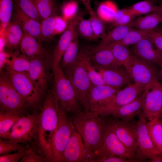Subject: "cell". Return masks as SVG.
Listing matches in <instances>:
<instances>
[{"instance_id":"cell-50","label":"cell","mask_w":162,"mask_h":162,"mask_svg":"<svg viewBox=\"0 0 162 162\" xmlns=\"http://www.w3.org/2000/svg\"><path fill=\"white\" fill-rule=\"evenodd\" d=\"M140 162V161L116 156L104 157L94 160L92 162Z\"/></svg>"},{"instance_id":"cell-40","label":"cell","mask_w":162,"mask_h":162,"mask_svg":"<svg viewBox=\"0 0 162 162\" xmlns=\"http://www.w3.org/2000/svg\"><path fill=\"white\" fill-rule=\"evenodd\" d=\"M40 17L42 20L51 16L57 10L55 0H34Z\"/></svg>"},{"instance_id":"cell-9","label":"cell","mask_w":162,"mask_h":162,"mask_svg":"<svg viewBox=\"0 0 162 162\" xmlns=\"http://www.w3.org/2000/svg\"><path fill=\"white\" fill-rule=\"evenodd\" d=\"M60 105L58 125L52 139V162H60L63 153L75 128Z\"/></svg>"},{"instance_id":"cell-1","label":"cell","mask_w":162,"mask_h":162,"mask_svg":"<svg viewBox=\"0 0 162 162\" xmlns=\"http://www.w3.org/2000/svg\"><path fill=\"white\" fill-rule=\"evenodd\" d=\"M59 103L52 91L48 92L38 118L37 152L52 162L51 143L58 125Z\"/></svg>"},{"instance_id":"cell-53","label":"cell","mask_w":162,"mask_h":162,"mask_svg":"<svg viewBox=\"0 0 162 162\" xmlns=\"http://www.w3.org/2000/svg\"><path fill=\"white\" fill-rule=\"evenodd\" d=\"M157 119L162 126V113L159 114L157 117Z\"/></svg>"},{"instance_id":"cell-44","label":"cell","mask_w":162,"mask_h":162,"mask_svg":"<svg viewBox=\"0 0 162 162\" xmlns=\"http://www.w3.org/2000/svg\"><path fill=\"white\" fill-rule=\"evenodd\" d=\"M89 13L90 17L88 20L91 24L94 34L98 40L100 38L102 39L106 34L105 25V22L96 15L93 10Z\"/></svg>"},{"instance_id":"cell-49","label":"cell","mask_w":162,"mask_h":162,"mask_svg":"<svg viewBox=\"0 0 162 162\" xmlns=\"http://www.w3.org/2000/svg\"><path fill=\"white\" fill-rule=\"evenodd\" d=\"M68 22L62 17L56 15L55 18L54 31L56 35L62 33L66 29Z\"/></svg>"},{"instance_id":"cell-35","label":"cell","mask_w":162,"mask_h":162,"mask_svg":"<svg viewBox=\"0 0 162 162\" xmlns=\"http://www.w3.org/2000/svg\"><path fill=\"white\" fill-rule=\"evenodd\" d=\"M154 0H145L137 2L129 8L135 16L147 14L157 12L158 6L154 4Z\"/></svg>"},{"instance_id":"cell-5","label":"cell","mask_w":162,"mask_h":162,"mask_svg":"<svg viewBox=\"0 0 162 162\" xmlns=\"http://www.w3.org/2000/svg\"><path fill=\"white\" fill-rule=\"evenodd\" d=\"M38 114L37 112H33L20 118L2 139L24 144L37 152Z\"/></svg>"},{"instance_id":"cell-56","label":"cell","mask_w":162,"mask_h":162,"mask_svg":"<svg viewBox=\"0 0 162 162\" xmlns=\"http://www.w3.org/2000/svg\"><path fill=\"white\" fill-rule=\"evenodd\" d=\"M161 23L162 24V19L161 20Z\"/></svg>"},{"instance_id":"cell-18","label":"cell","mask_w":162,"mask_h":162,"mask_svg":"<svg viewBox=\"0 0 162 162\" xmlns=\"http://www.w3.org/2000/svg\"><path fill=\"white\" fill-rule=\"evenodd\" d=\"M136 123V122H132V120L125 122L117 120L116 128L118 138L135 158L137 135Z\"/></svg>"},{"instance_id":"cell-2","label":"cell","mask_w":162,"mask_h":162,"mask_svg":"<svg viewBox=\"0 0 162 162\" xmlns=\"http://www.w3.org/2000/svg\"><path fill=\"white\" fill-rule=\"evenodd\" d=\"M73 122L84 143L90 161L101 145L106 121L97 113L85 110L74 114Z\"/></svg>"},{"instance_id":"cell-43","label":"cell","mask_w":162,"mask_h":162,"mask_svg":"<svg viewBox=\"0 0 162 162\" xmlns=\"http://www.w3.org/2000/svg\"><path fill=\"white\" fill-rule=\"evenodd\" d=\"M28 149H31L24 144L0 138V155L10 154L13 152H21Z\"/></svg>"},{"instance_id":"cell-29","label":"cell","mask_w":162,"mask_h":162,"mask_svg":"<svg viewBox=\"0 0 162 162\" xmlns=\"http://www.w3.org/2000/svg\"><path fill=\"white\" fill-rule=\"evenodd\" d=\"M82 62L92 84L98 86L105 84L100 73L91 62L86 50L80 52Z\"/></svg>"},{"instance_id":"cell-37","label":"cell","mask_w":162,"mask_h":162,"mask_svg":"<svg viewBox=\"0 0 162 162\" xmlns=\"http://www.w3.org/2000/svg\"><path fill=\"white\" fill-rule=\"evenodd\" d=\"M149 32L132 28L121 40L114 43L128 46L134 45L143 38L148 37Z\"/></svg>"},{"instance_id":"cell-51","label":"cell","mask_w":162,"mask_h":162,"mask_svg":"<svg viewBox=\"0 0 162 162\" xmlns=\"http://www.w3.org/2000/svg\"><path fill=\"white\" fill-rule=\"evenodd\" d=\"M84 5L86 9L89 12L93 10L91 4V0H79Z\"/></svg>"},{"instance_id":"cell-48","label":"cell","mask_w":162,"mask_h":162,"mask_svg":"<svg viewBox=\"0 0 162 162\" xmlns=\"http://www.w3.org/2000/svg\"><path fill=\"white\" fill-rule=\"evenodd\" d=\"M20 162H47L46 159L41 154L34 150L31 151L20 161Z\"/></svg>"},{"instance_id":"cell-32","label":"cell","mask_w":162,"mask_h":162,"mask_svg":"<svg viewBox=\"0 0 162 162\" xmlns=\"http://www.w3.org/2000/svg\"><path fill=\"white\" fill-rule=\"evenodd\" d=\"M118 10L114 2L110 0L105 1L102 2L98 6L97 16L105 22L111 23Z\"/></svg>"},{"instance_id":"cell-26","label":"cell","mask_w":162,"mask_h":162,"mask_svg":"<svg viewBox=\"0 0 162 162\" xmlns=\"http://www.w3.org/2000/svg\"><path fill=\"white\" fill-rule=\"evenodd\" d=\"M103 47L110 49L117 62L128 71L134 58V54L131 53L128 46L113 43Z\"/></svg>"},{"instance_id":"cell-30","label":"cell","mask_w":162,"mask_h":162,"mask_svg":"<svg viewBox=\"0 0 162 162\" xmlns=\"http://www.w3.org/2000/svg\"><path fill=\"white\" fill-rule=\"evenodd\" d=\"M78 32L64 53L60 64L63 70L74 63L77 59L79 52Z\"/></svg>"},{"instance_id":"cell-13","label":"cell","mask_w":162,"mask_h":162,"mask_svg":"<svg viewBox=\"0 0 162 162\" xmlns=\"http://www.w3.org/2000/svg\"><path fill=\"white\" fill-rule=\"evenodd\" d=\"M155 64L134 54L133 60L128 72L134 82L146 86L158 82L159 70Z\"/></svg>"},{"instance_id":"cell-27","label":"cell","mask_w":162,"mask_h":162,"mask_svg":"<svg viewBox=\"0 0 162 162\" xmlns=\"http://www.w3.org/2000/svg\"><path fill=\"white\" fill-rule=\"evenodd\" d=\"M162 14L155 12L134 20L129 25L130 27L145 31L154 29L161 23Z\"/></svg>"},{"instance_id":"cell-15","label":"cell","mask_w":162,"mask_h":162,"mask_svg":"<svg viewBox=\"0 0 162 162\" xmlns=\"http://www.w3.org/2000/svg\"><path fill=\"white\" fill-rule=\"evenodd\" d=\"M90 160L82 138L75 127L60 162H90Z\"/></svg>"},{"instance_id":"cell-36","label":"cell","mask_w":162,"mask_h":162,"mask_svg":"<svg viewBox=\"0 0 162 162\" xmlns=\"http://www.w3.org/2000/svg\"><path fill=\"white\" fill-rule=\"evenodd\" d=\"M16 4L31 18L41 22L42 20L38 12L34 0H15Z\"/></svg>"},{"instance_id":"cell-31","label":"cell","mask_w":162,"mask_h":162,"mask_svg":"<svg viewBox=\"0 0 162 162\" xmlns=\"http://www.w3.org/2000/svg\"><path fill=\"white\" fill-rule=\"evenodd\" d=\"M30 64L29 59L20 56L9 54L3 67L6 66L17 72L28 73Z\"/></svg>"},{"instance_id":"cell-52","label":"cell","mask_w":162,"mask_h":162,"mask_svg":"<svg viewBox=\"0 0 162 162\" xmlns=\"http://www.w3.org/2000/svg\"><path fill=\"white\" fill-rule=\"evenodd\" d=\"M160 68L161 69L159 71L158 80L159 82H162V65Z\"/></svg>"},{"instance_id":"cell-25","label":"cell","mask_w":162,"mask_h":162,"mask_svg":"<svg viewBox=\"0 0 162 162\" xmlns=\"http://www.w3.org/2000/svg\"><path fill=\"white\" fill-rule=\"evenodd\" d=\"M23 34V32L20 24L14 19L4 30L5 47L10 50L18 49Z\"/></svg>"},{"instance_id":"cell-6","label":"cell","mask_w":162,"mask_h":162,"mask_svg":"<svg viewBox=\"0 0 162 162\" xmlns=\"http://www.w3.org/2000/svg\"><path fill=\"white\" fill-rule=\"evenodd\" d=\"M0 76V111L20 117L29 113V109L24 100L15 88L6 72Z\"/></svg>"},{"instance_id":"cell-4","label":"cell","mask_w":162,"mask_h":162,"mask_svg":"<svg viewBox=\"0 0 162 162\" xmlns=\"http://www.w3.org/2000/svg\"><path fill=\"white\" fill-rule=\"evenodd\" d=\"M52 91L67 112L73 114L81 111L74 89L60 64L53 69Z\"/></svg>"},{"instance_id":"cell-17","label":"cell","mask_w":162,"mask_h":162,"mask_svg":"<svg viewBox=\"0 0 162 162\" xmlns=\"http://www.w3.org/2000/svg\"><path fill=\"white\" fill-rule=\"evenodd\" d=\"M96 69L100 74L105 84L117 89L134 83L130 73L123 66Z\"/></svg>"},{"instance_id":"cell-54","label":"cell","mask_w":162,"mask_h":162,"mask_svg":"<svg viewBox=\"0 0 162 162\" xmlns=\"http://www.w3.org/2000/svg\"><path fill=\"white\" fill-rule=\"evenodd\" d=\"M158 8L157 12L162 14V2L158 5Z\"/></svg>"},{"instance_id":"cell-46","label":"cell","mask_w":162,"mask_h":162,"mask_svg":"<svg viewBox=\"0 0 162 162\" xmlns=\"http://www.w3.org/2000/svg\"><path fill=\"white\" fill-rule=\"evenodd\" d=\"M28 149L26 151L18 152L14 153L8 154L0 155V162H17L20 160L31 151Z\"/></svg>"},{"instance_id":"cell-20","label":"cell","mask_w":162,"mask_h":162,"mask_svg":"<svg viewBox=\"0 0 162 162\" xmlns=\"http://www.w3.org/2000/svg\"><path fill=\"white\" fill-rule=\"evenodd\" d=\"M18 49L19 56L28 59L37 58H50L46 50L40 42L32 36L23 32Z\"/></svg>"},{"instance_id":"cell-12","label":"cell","mask_w":162,"mask_h":162,"mask_svg":"<svg viewBox=\"0 0 162 162\" xmlns=\"http://www.w3.org/2000/svg\"><path fill=\"white\" fill-rule=\"evenodd\" d=\"M142 112L149 121L157 118L162 109V82H158L146 86Z\"/></svg>"},{"instance_id":"cell-47","label":"cell","mask_w":162,"mask_h":162,"mask_svg":"<svg viewBox=\"0 0 162 162\" xmlns=\"http://www.w3.org/2000/svg\"><path fill=\"white\" fill-rule=\"evenodd\" d=\"M148 37L156 49L162 53V33L154 29L149 31Z\"/></svg>"},{"instance_id":"cell-3","label":"cell","mask_w":162,"mask_h":162,"mask_svg":"<svg viewBox=\"0 0 162 162\" xmlns=\"http://www.w3.org/2000/svg\"><path fill=\"white\" fill-rule=\"evenodd\" d=\"M3 68L8 75L15 89L25 100L33 112L40 111L44 100L43 94L37 89L28 73L17 72L6 66Z\"/></svg>"},{"instance_id":"cell-22","label":"cell","mask_w":162,"mask_h":162,"mask_svg":"<svg viewBox=\"0 0 162 162\" xmlns=\"http://www.w3.org/2000/svg\"><path fill=\"white\" fill-rule=\"evenodd\" d=\"M77 32L73 20L69 21L67 27L61 36L51 56L53 69L60 64L64 53Z\"/></svg>"},{"instance_id":"cell-39","label":"cell","mask_w":162,"mask_h":162,"mask_svg":"<svg viewBox=\"0 0 162 162\" xmlns=\"http://www.w3.org/2000/svg\"><path fill=\"white\" fill-rule=\"evenodd\" d=\"M56 10L49 17L42 20L41 22L42 41H50L56 35L54 31V22Z\"/></svg>"},{"instance_id":"cell-19","label":"cell","mask_w":162,"mask_h":162,"mask_svg":"<svg viewBox=\"0 0 162 162\" xmlns=\"http://www.w3.org/2000/svg\"><path fill=\"white\" fill-rule=\"evenodd\" d=\"M144 92L135 99L123 106L112 109L99 114L105 117L111 115L122 121L129 122L142 112L144 98Z\"/></svg>"},{"instance_id":"cell-8","label":"cell","mask_w":162,"mask_h":162,"mask_svg":"<svg viewBox=\"0 0 162 162\" xmlns=\"http://www.w3.org/2000/svg\"><path fill=\"white\" fill-rule=\"evenodd\" d=\"M63 70L74 89L79 104L84 108L93 85L83 67L80 52L76 60Z\"/></svg>"},{"instance_id":"cell-16","label":"cell","mask_w":162,"mask_h":162,"mask_svg":"<svg viewBox=\"0 0 162 162\" xmlns=\"http://www.w3.org/2000/svg\"><path fill=\"white\" fill-rule=\"evenodd\" d=\"M146 86L135 83L119 90L111 101L105 107L95 112L99 114L126 105L135 99L145 90Z\"/></svg>"},{"instance_id":"cell-42","label":"cell","mask_w":162,"mask_h":162,"mask_svg":"<svg viewBox=\"0 0 162 162\" xmlns=\"http://www.w3.org/2000/svg\"><path fill=\"white\" fill-rule=\"evenodd\" d=\"M135 16L129 8L118 9L113 21L111 23L112 26L114 27L129 26L134 20Z\"/></svg>"},{"instance_id":"cell-33","label":"cell","mask_w":162,"mask_h":162,"mask_svg":"<svg viewBox=\"0 0 162 162\" xmlns=\"http://www.w3.org/2000/svg\"><path fill=\"white\" fill-rule=\"evenodd\" d=\"M149 135L155 147L162 155V126L157 118L147 123Z\"/></svg>"},{"instance_id":"cell-7","label":"cell","mask_w":162,"mask_h":162,"mask_svg":"<svg viewBox=\"0 0 162 162\" xmlns=\"http://www.w3.org/2000/svg\"><path fill=\"white\" fill-rule=\"evenodd\" d=\"M117 120L112 119L106 120V125L101 145L90 162L96 159L111 156L138 160L131 154L117 136L116 133Z\"/></svg>"},{"instance_id":"cell-14","label":"cell","mask_w":162,"mask_h":162,"mask_svg":"<svg viewBox=\"0 0 162 162\" xmlns=\"http://www.w3.org/2000/svg\"><path fill=\"white\" fill-rule=\"evenodd\" d=\"M118 90L106 84L93 85L84 108L90 111L96 112L109 104Z\"/></svg>"},{"instance_id":"cell-23","label":"cell","mask_w":162,"mask_h":162,"mask_svg":"<svg viewBox=\"0 0 162 162\" xmlns=\"http://www.w3.org/2000/svg\"><path fill=\"white\" fill-rule=\"evenodd\" d=\"M87 50L90 61L96 69L122 66L117 62L112 51L107 47H103L97 49Z\"/></svg>"},{"instance_id":"cell-28","label":"cell","mask_w":162,"mask_h":162,"mask_svg":"<svg viewBox=\"0 0 162 162\" xmlns=\"http://www.w3.org/2000/svg\"><path fill=\"white\" fill-rule=\"evenodd\" d=\"M132 28L129 26H119L115 27L106 33L100 43L91 50L97 49L121 40Z\"/></svg>"},{"instance_id":"cell-10","label":"cell","mask_w":162,"mask_h":162,"mask_svg":"<svg viewBox=\"0 0 162 162\" xmlns=\"http://www.w3.org/2000/svg\"><path fill=\"white\" fill-rule=\"evenodd\" d=\"M30 61L28 75L37 89L45 95L53 80L51 59L37 58L30 59Z\"/></svg>"},{"instance_id":"cell-11","label":"cell","mask_w":162,"mask_h":162,"mask_svg":"<svg viewBox=\"0 0 162 162\" xmlns=\"http://www.w3.org/2000/svg\"><path fill=\"white\" fill-rule=\"evenodd\" d=\"M136 122L137 140L136 158L141 162L147 159L150 162L162 156L154 146L149 135L146 119L141 113Z\"/></svg>"},{"instance_id":"cell-24","label":"cell","mask_w":162,"mask_h":162,"mask_svg":"<svg viewBox=\"0 0 162 162\" xmlns=\"http://www.w3.org/2000/svg\"><path fill=\"white\" fill-rule=\"evenodd\" d=\"M14 19L18 22L24 33L32 36L39 42L42 41L41 23L26 15L16 4Z\"/></svg>"},{"instance_id":"cell-55","label":"cell","mask_w":162,"mask_h":162,"mask_svg":"<svg viewBox=\"0 0 162 162\" xmlns=\"http://www.w3.org/2000/svg\"><path fill=\"white\" fill-rule=\"evenodd\" d=\"M161 113H162V110H161V112H160V114H161Z\"/></svg>"},{"instance_id":"cell-34","label":"cell","mask_w":162,"mask_h":162,"mask_svg":"<svg viewBox=\"0 0 162 162\" xmlns=\"http://www.w3.org/2000/svg\"><path fill=\"white\" fill-rule=\"evenodd\" d=\"M73 20L78 33L82 37L91 41H96L98 40L94 34L88 19H85L82 17L77 15Z\"/></svg>"},{"instance_id":"cell-45","label":"cell","mask_w":162,"mask_h":162,"mask_svg":"<svg viewBox=\"0 0 162 162\" xmlns=\"http://www.w3.org/2000/svg\"><path fill=\"white\" fill-rule=\"evenodd\" d=\"M79 5L75 0H70L64 2L62 7V17L68 22L73 20L78 15Z\"/></svg>"},{"instance_id":"cell-41","label":"cell","mask_w":162,"mask_h":162,"mask_svg":"<svg viewBox=\"0 0 162 162\" xmlns=\"http://www.w3.org/2000/svg\"><path fill=\"white\" fill-rule=\"evenodd\" d=\"M13 9V0H0V20L3 28H5L10 22Z\"/></svg>"},{"instance_id":"cell-57","label":"cell","mask_w":162,"mask_h":162,"mask_svg":"<svg viewBox=\"0 0 162 162\" xmlns=\"http://www.w3.org/2000/svg\"></svg>"},{"instance_id":"cell-38","label":"cell","mask_w":162,"mask_h":162,"mask_svg":"<svg viewBox=\"0 0 162 162\" xmlns=\"http://www.w3.org/2000/svg\"><path fill=\"white\" fill-rule=\"evenodd\" d=\"M20 118L13 114L0 111V137L3 139Z\"/></svg>"},{"instance_id":"cell-21","label":"cell","mask_w":162,"mask_h":162,"mask_svg":"<svg viewBox=\"0 0 162 162\" xmlns=\"http://www.w3.org/2000/svg\"><path fill=\"white\" fill-rule=\"evenodd\" d=\"M134 54L149 62L162 65V53L155 48L148 36L145 38L133 45Z\"/></svg>"}]
</instances>
